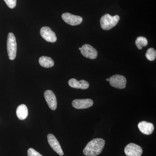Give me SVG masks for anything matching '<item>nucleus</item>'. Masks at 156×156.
I'll list each match as a JSON object with an SVG mask.
<instances>
[{
	"label": "nucleus",
	"instance_id": "obj_1",
	"mask_svg": "<svg viewBox=\"0 0 156 156\" xmlns=\"http://www.w3.org/2000/svg\"><path fill=\"white\" fill-rule=\"evenodd\" d=\"M105 140L102 138H97L89 141L83 151L86 156H97L103 151Z\"/></svg>",
	"mask_w": 156,
	"mask_h": 156
},
{
	"label": "nucleus",
	"instance_id": "obj_2",
	"mask_svg": "<svg viewBox=\"0 0 156 156\" xmlns=\"http://www.w3.org/2000/svg\"><path fill=\"white\" fill-rule=\"evenodd\" d=\"M119 19V16L118 15L112 16L109 14H105L101 18V27L104 30H109L117 25Z\"/></svg>",
	"mask_w": 156,
	"mask_h": 156
},
{
	"label": "nucleus",
	"instance_id": "obj_3",
	"mask_svg": "<svg viewBox=\"0 0 156 156\" xmlns=\"http://www.w3.org/2000/svg\"><path fill=\"white\" fill-rule=\"evenodd\" d=\"M7 51L9 59L14 60L17 55V44L14 34L9 33L7 39Z\"/></svg>",
	"mask_w": 156,
	"mask_h": 156
},
{
	"label": "nucleus",
	"instance_id": "obj_4",
	"mask_svg": "<svg viewBox=\"0 0 156 156\" xmlns=\"http://www.w3.org/2000/svg\"><path fill=\"white\" fill-rule=\"evenodd\" d=\"M109 83L112 87L119 89L126 88L127 80L124 76L120 75H115L109 78Z\"/></svg>",
	"mask_w": 156,
	"mask_h": 156
},
{
	"label": "nucleus",
	"instance_id": "obj_5",
	"mask_svg": "<svg viewBox=\"0 0 156 156\" xmlns=\"http://www.w3.org/2000/svg\"><path fill=\"white\" fill-rule=\"evenodd\" d=\"M62 18L64 22L72 26H76L81 24L83 19L80 16L73 15L69 13H65L62 15Z\"/></svg>",
	"mask_w": 156,
	"mask_h": 156
},
{
	"label": "nucleus",
	"instance_id": "obj_6",
	"mask_svg": "<svg viewBox=\"0 0 156 156\" xmlns=\"http://www.w3.org/2000/svg\"><path fill=\"white\" fill-rule=\"evenodd\" d=\"M125 153L127 156H141L143 150L141 147L134 143H130L125 148Z\"/></svg>",
	"mask_w": 156,
	"mask_h": 156
},
{
	"label": "nucleus",
	"instance_id": "obj_7",
	"mask_svg": "<svg viewBox=\"0 0 156 156\" xmlns=\"http://www.w3.org/2000/svg\"><path fill=\"white\" fill-rule=\"evenodd\" d=\"M40 34L47 41L54 43L57 40L56 34L48 27H44L41 29Z\"/></svg>",
	"mask_w": 156,
	"mask_h": 156
},
{
	"label": "nucleus",
	"instance_id": "obj_8",
	"mask_svg": "<svg viewBox=\"0 0 156 156\" xmlns=\"http://www.w3.org/2000/svg\"><path fill=\"white\" fill-rule=\"evenodd\" d=\"M81 48V53L84 57L89 59H95L97 58V50L91 45L86 44L83 45Z\"/></svg>",
	"mask_w": 156,
	"mask_h": 156
},
{
	"label": "nucleus",
	"instance_id": "obj_9",
	"mask_svg": "<svg viewBox=\"0 0 156 156\" xmlns=\"http://www.w3.org/2000/svg\"><path fill=\"white\" fill-rule=\"evenodd\" d=\"M47 138H48V143L53 150L59 155L63 156L64 153L61 146L55 136L53 134H48Z\"/></svg>",
	"mask_w": 156,
	"mask_h": 156
},
{
	"label": "nucleus",
	"instance_id": "obj_10",
	"mask_svg": "<svg viewBox=\"0 0 156 156\" xmlns=\"http://www.w3.org/2000/svg\"><path fill=\"white\" fill-rule=\"evenodd\" d=\"M44 96L49 108L52 110H55L57 108V100L54 92L51 90H47L44 93Z\"/></svg>",
	"mask_w": 156,
	"mask_h": 156
},
{
	"label": "nucleus",
	"instance_id": "obj_11",
	"mask_svg": "<svg viewBox=\"0 0 156 156\" xmlns=\"http://www.w3.org/2000/svg\"><path fill=\"white\" fill-rule=\"evenodd\" d=\"M93 105V100L89 98L75 99L72 102V105L76 109H86L91 107Z\"/></svg>",
	"mask_w": 156,
	"mask_h": 156
},
{
	"label": "nucleus",
	"instance_id": "obj_12",
	"mask_svg": "<svg viewBox=\"0 0 156 156\" xmlns=\"http://www.w3.org/2000/svg\"><path fill=\"white\" fill-rule=\"evenodd\" d=\"M138 128L141 133L146 135H150L154 130L153 124L146 121L140 122L138 124Z\"/></svg>",
	"mask_w": 156,
	"mask_h": 156
},
{
	"label": "nucleus",
	"instance_id": "obj_13",
	"mask_svg": "<svg viewBox=\"0 0 156 156\" xmlns=\"http://www.w3.org/2000/svg\"><path fill=\"white\" fill-rule=\"evenodd\" d=\"M69 85L73 88L87 89L89 87V84L87 81L85 80H77L75 79H71L68 81Z\"/></svg>",
	"mask_w": 156,
	"mask_h": 156
},
{
	"label": "nucleus",
	"instance_id": "obj_14",
	"mask_svg": "<svg viewBox=\"0 0 156 156\" xmlns=\"http://www.w3.org/2000/svg\"><path fill=\"white\" fill-rule=\"evenodd\" d=\"M16 114L19 119L23 120L28 116V111L27 107L24 104H21L17 108Z\"/></svg>",
	"mask_w": 156,
	"mask_h": 156
},
{
	"label": "nucleus",
	"instance_id": "obj_15",
	"mask_svg": "<svg viewBox=\"0 0 156 156\" xmlns=\"http://www.w3.org/2000/svg\"><path fill=\"white\" fill-rule=\"evenodd\" d=\"M39 62L42 67L49 68L54 66V61L50 57L46 56H41L39 59Z\"/></svg>",
	"mask_w": 156,
	"mask_h": 156
},
{
	"label": "nucleus",
	"instance_id": "obj_16",
	"mask_svg": "<svg viewBox=\"0 0 156 156\" xmlns=\"http://www.w3.org/2000/svg\"><path fill=\"white\" fill-rule=\"evenodd\" d=\"M147 40L145 37H138L135 41V44L139 50L142 49L143 47H145L147 45Z\"/></svg>",
	"mask_w": 156,
	"mask_h": 156
},
{
	"label": "nucleus",
	"instance_id": "obj_17",
	"mask_svg": "<svg viewBox=\"0 0 156 156\" xmlns=\"http://www.w3.org/2000/svg\"><path fill=\"white\" fill-rule=\"evenodd\" d=\"M146 57L148 60L153 61L156 57V51L153 48H150L147 51L145 54Z\"/></svg>",
	"mask_w": 156,
	"mask_h": 156
},
{
	"label": "nucleus",
	"instance_id": "obj_18",
	"mask_svg": "<svg viewBox=\"0 0 156 156\" xmlns=\"http://www.w3.org/2000/svg\"><path fill=\"white\" fill-rule=\"evenodd\" d=\"M7 5L11 9H14L16 7L17 0H4Z\"/></svg>",
	"mask_w": 156,
	"mask_h": 156
},
{
	"label": "nucleus",
	"instance_id": "obj_19",
	"mask_svg": "<svg viewBox=\"0 0 156 156\" xmlns=\"http://www.w3.org/2000/svg\"><path fill=\"white\" fill-rule=\"evenodd\" d=\"M27 154L28 156H43L32 148L29 149L27 151Z\"/></svg>",
	"mask_w": 156,
	"mask_h": 156
},
{
	"label": "nucleus",
	"instance_id": "obj_20",
	"mask_svg": "<svg viewBox=\"0 0 156 156\" xmlns=\"http://www.w3.org/2000/svg\"><path fill=\"white\" fill-rule=\"evenodd\" d=\"M106 80L107 81H109V79H108V78H107V79H106Z\"/></svg>",
	"mask_w": 156,
	"mask_h": 156
},
{
	"label": "nucleus",
	"instance_id": "obj_21",
	"mask_svg": "<svg viewBox=\"0 0 156 156\" xmlns=\"http://www.w3.org/2000/svg\"><path fill=\"white\" fill-rule=\"evenodd\" d=\"M79 50H81V48H79Z\"/></svg>",
	"mask_w": 156,
	"mask_h": 156
}]
</instances>
